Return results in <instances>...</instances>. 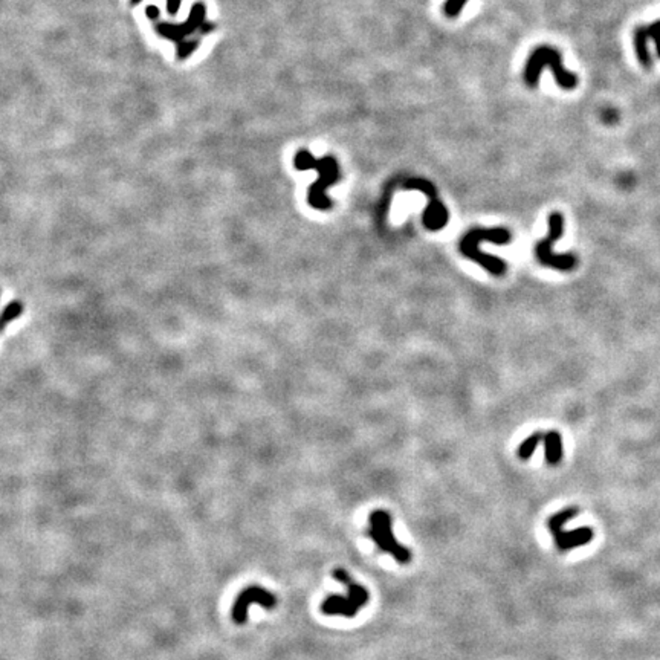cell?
I'll list each match as a JSON object with an SVG mask.
<instances>
[{"label":"cell","instance_id":"7c38bea8","mask_svg":"<svg viewBox=\"0 0 660 660\" xmlns=\"http://www.w3.org/2000/svg\"><path fill=\"white\" fill-rule=\"evenodd\" d=\"M578 512H580L578 508H567V509H562V510H560L557 513H553V515L548 520V528H549L552 535L555 537L557 533L564 530L565 523L570 521L572 518H575L576 515H578Z\"/></svg>","mask_w":660,"mask_h":660},{"label":"cell","instance_id":"52a82bcc","mask_svg":"<svg viewBox=\"0 0 660 660\" xmlns=\"http://www.w3.org/2000/svg\"><path fill=\"white\" fill-rule=\"evenodd\" d=\"M251 604H258L263 609H276L277 598L274 593L268 592L260 585H249L245 590L240 592L237 599L233 605L231 617L237 625H243L248 621V609Z\"/></svg>","mask_w":660,"mask_h":660},{"label":"cell","instance_id":"9c48e42d","mask_svg":"<svg viewBox=\"0 0 660 660\" xmlns=\"http://www.w3.org/2000/svg\"><path fill=\"white\" fill-rule=\"evenodd\" d=\"M557 548L561 552H567L575 548H581L589 544L593 540V529L592 528H578L575 530H561L560 533L553 537Z\"/></svg>","mask_w":660,"mask_h":660},{"label":"cell","instance_id":"4fadbf2b","mask_svg":"<svg viewBox=\"0 0 660 660\" xmlns=\"http://www.w3.org/2000/svg\"><path fill=\"white\" fill-rule=\"evenodd\" d=\"M544 439V434L543 433H533L532 436H529L526 440H523V444L520 445L518 448V457L521 460H528L532 457V454L535 453V449L538 446V444L541 442V440Z\"/></svg>","mask_w":660,"mask_h":660},{"label":"cell","instance_id":"30bf717a","mask_svg":"<svg viewBox=\"0 0 660 660\" xmlns=\"http://www.w3.org/2000/svg\"><path fill=\"white\" fill-rule=\"evenodd\" d=\"M544 454H546V462L552 466L558 465L562 459V439L558 431H549L544 434Z\"/></svg>","mask_w":660,"mask_h":660},{"label":"cell","instance_id":"8fae6325","mask_svg":"<svg viewBox=\"0 0 660 660\" xmlns=\"http://www.w3.org/2000/svg\"><path fill=\"white\" fill-rule=\"evenodd\" d=\"M633 41H634V49H636V56H637L639 61H641L645 68H651L653 66V58H651V54H649V49H648L649 38H648V34H646V26H639V28L634 29Z\"/></svg>","mask_w":660,"mask_h":660},{"label":"cell","instance_id":"9a60e30c","mask_svg":"<svg viewBox=\"0 0 660 660\" xmlns=\"http://www.w3.org/2000/svg\"><path fill=\"white\" fill-rule=\"evenodd\" d=\"M646 34H648L649 41H653V43L656 45L657 56L660 57V20H657V22H654L653 25L646 26Z\"/></svg>","mask_w":660,"mask_h":660},{"label":"cell","instance_id":"ba28073f","mask_svg":"<svg viewBox=\"0 0 660 660\" xmlns=\"http://www.w3.org/2000/svg\"><path fill=\"white\" fill-rule=\"evenodd\" d=\"M405 188H408V190H421L429 197V204L424 211V225L428 229L437 231V229H442L448 224V211L445 205L437 199V192L431 182L424 179H412L405 184Z\"/></svg>","mask_w":660,"mask_h":660},{"label":"cell","instance_id":"5bb4252c","mask_svg":"<svg viewBox=\"0 0 660 660\" xmlns=\"http://www.w3.org/2000/svg\"><path fill=\"white\" fill-rule=\"evenodd\" d=\"M22 313H23L22 303H20V301H9L8 305L4 308L2 313H0V320H2V323L6 326L8 323L16 321L20 315H22Z\"/></svg>","mask_w":660,"mask_h":660},{"label":"cell","instance_id":"8992f818","mask_svg":"<svg viewBox=\"0 0 660 660\" xmlns=\"http://www.w3.org/2000/svg\"><path fill=\"white\" fill-rule=\"evenodd\" d=\"M564 234V217L560 213H552L549 216V234L548 237L541 240L535 246V256L538 261L544 266H550L558 271L569 272L576 265H578V258L573 254H555L552 251L553 243L557 242L560 237Z\"/></svg>","mask_w":660,"mask_h":660},{"label":"cell","instance_id":"7a4b0ae2","mask_svg":"<svg viewBox=\"0 0 660 660\" xmlns=\"http://www.w3.org/2000/svg\"><path fill=\"white\" fill-rule=\"evenodd\" d=\"M481 240H488V242L497 245H505L510 240V233L505 228H474L466 236H463L462 242H460V253L465 257L477 261L492 276H503L506 272V263L498 257L489 256L483 251H480L478 243Z\"/></svg>","mask_w":660,"mask_h":660},{"label":"cell","instance_id":"2e32d148","mask_svg":"<svg viewBox=\"0 0 660 660\" xmlns=\"http://www.w3.org/2000/svg\"><path fill=\"white\" fill-rule=\"evenodd\" d=\"M468 0H448L445 4V14L448 17H457L459 13L462 11V8L466 5Z\"/></svg>","mask_w":660,"mask_h":660},{"label":"cell","instance_id":"5b68a950","mask_svg":"<svg viewBox=\"0 0 660 660\" xmlns=\"http://www.w3.org/2000/svg\"><path fill=\"white\" fill-rule=\"evenodd\" d=\"M392 526L393 520L390 513L384 509H376L369 515V529L365 533L381 552L392 555L399 564H408L412 561V552L401 543H397Z\"/></svg>","mask_w":660,"mask_h":660},{"label":"cell","instance_id":"6da1fadb","mask_svg":"<svg viewBox=\"0 0 660 660\" xmlns=\"http://www.w3.org/2000/svg\"><path fill=\"white\" fill-rule=\"evenodd\" d=\"M293 165L298 170L315 169L318 172V179L309 188V204L315 209H329L333 202L326 196V188L332 187L340 179V167L333 156H324L323 159H315L308 150H300L293 159Z\"/></svg>","mask_w":660,"mask_h":660},{"label":"cell","instance_id":"277c9868","mask_svg":"<svg viewBox=\"0 0 660 660\" xmlns=\"http://www.w3.org/2000/svg\"><path fill=\"white\" fill-rule=\"evenodd\" d=\"M333 578L347 587V596L332 594L321 604V612L328 616L355 617L364 605L369 604L370 593L364 585L352 581L350 575L344 569L333 570Z\"/></svg>","mask_w":660,"mask_h":660},{"label":"cell","instance_id":"e0dca14e","mask_svg":"<svg viewBox=\"0 0 660 660\" xmlns=\"http://www.w3.org/2000/svg\"><path fill=\"white\" fill-rule=\"evenodd\" d=\"M5 330V324L2 323V320H0V333H2Z\"/></svg>","mask_w":660,"mask_h":660},{"label":"cell","instance_id":"3957f363","mask_svg":"<svg viewBox=\"0 0 660 660\" xmlns=\"http://www.w3.org/2000/svg\"><path fill=\"white\" fill-rule=\"evenodd\" d=\"M544 68L552 69L553 77L561 89L570 90L578 86V75L564 68L561 54L550 46H540L530 54L525 68V75H523L528 86L535 88L538 85Z\"/></svg>","mask_w":660,"mask_h":660}]
</instances>
